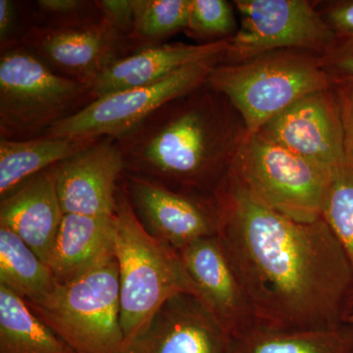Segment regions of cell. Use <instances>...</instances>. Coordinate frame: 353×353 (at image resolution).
Returning a JSON list of instances; mask_svg holds the SVG:
<instances>
[{
  "label": "cell",
  "instance_id": "cell-8",
  "mask_svg": "<svg viewBox=\"0 0 353 353\" xmlns=\"http://www.w3.org/2000/svg\"><path fill=\"white\" fill-rule=\"evenodd\" d=\"M234 6L241 27L229 38L223 64L285 50L322 57L336 39V32L306 0H236Z\"/></svg>",
  "mask_w": 353,
  "mask_h": 353
},
{
  "label": "cell",
  "instance_id": "cell-14",
  "mask_svg": "<svg viewBox=\"0 0 353 353\" xmlns=\"http://www.w3.org/2000/svg\"><path fill=\"white\" fill-rule=\"evenodd\" d=\"M196 296L230 338L259 327L252 305L218 236L201 239L179 250Z\"/></svg>",
  "mask_w": 353,
  "mask_h": 353
},
{
  "label": "cell",
  "instance_id": "cell-31",
  "mask_svg": "<svg viewBox=\"0 0 353 353\" xmlns=\"http://www.w3.org/2000/svg\"><path fill=\"white\" fill-rule=\"evenodd\" d=\"M324 18L336 34H353V0L334 2Z\"/></svg>",
  "mask_w": 353,
  "mask_h": 353
},
{
  "label": "cell",
  "instance_id": "cell-4",
  "mask_svg": "<svg viewBox=\"0 0 353 353\" xmlns=\"http://www.w3.org/2000/svg\"><path fill=\"white\" fill-rule=\"evenodd\" d=\"M206 85L226 97L243 120L245 136L290 104L333 85L321 55L309 51H272L233 64L216 65Z\"/></svg>",
  "mask_w": 353,
  "mask_h": 353
},
{
  "label": "cell",
  "instance_id": "cell-30",
  "mask_svg": "<svg viewBox=\"0 0 353 353\" xmlns=\"http://www.w3.org/2000/svg\"><path fill=\"white\" fill-rule=\"evenodd\" d=\"M95 3L102 18L129 39L134 30V0H95Z\"/></svg>",
  "mask_w": 353,
  "mask_h": 353
},
{
  "label": "cell",
  "instance_id": "cell-27",
  "mask_svg": "<svg viewBox=\"0 0 353 353\" xmlns=\"http://www.w3.org/2000/svg\"><path fill=\"white\" fill-rule=\"evenodd\" d=\"M29 31L23 2L0 0V50L17 48Z\"/></svg>",
  "mask_w": 353,
  "mask_h": 353
},
{
  "label": "cell",
  "instance_id": "cell-29",
  "mask_svg": "<svg viewBox=\"0 0 353 353\" xmlns=\"http://www.w3.org/2000/svg\"><path fill=\"white\" fill-rule=\"evenodd\" d=\"M333 88L340 108L345 159L353 163V79L333 80Z\"/></svg>",
  "mask_w": 353,
  "mask_h": 353
},
{
  "label": "cell",
  "instance_id": "cell-19",
  "mask_svg": "<svg viewBox=\"0 0 353 353\" xmlns=\"http://www.w3.org/2000/svg\"><path fill=\"white\" fill-rule=\"evenodd\" d=\"M99 139L48 136L25 141L0 138V199L28 179L68 159Z\"/></svg>",
  "mask_w": 353,
  "mask_h": 353
},
{
  "label": "cell",
  "instance_id": "cell-13",
  "mask_svg": "<svg viewBox=\"0 0 353 353\" xmlns=\"http://www.w3.org/2000/svg\"><path fill=\"white\" fill-rule=\"evenodd\" d=\"M55 170L64 214L112 217L125 172L116 139H99L55 165Z\"/></svg>",
  "mask_w": 353,
  "mask_h": 353
},
{
  "label": "cell",
  "instance_id": "cell-7",
  "mask_svg": "<svg viewBox=\"0 0 353 353\" xmlns=\"http://www.w3.org/2000/svg\"><path fill=\"white\" fill-rule=\"evenodd\" d=\"M230 171L262 205L299 222L321 219L331 173L261 132L245 134Z\"/></svg>",
  "mask_w": 353,
  "mask_h": 353
},
{
  "label": "cell",
  "instance_id": "cell-28",
  "mask_svg": "<svg viewBox=\"0 0 353 353\" xmlns=\"http://www.w3.org/2000/svg\"><path fill=\"white\" fill-rule=\"evenodd\" d=\"M321 62L333 80L353 79V34H336Z\"/></svg>",
  "mask_w": 353,
  "mask_h": 353
},
{
  "label": "cell",
  "instance_id": "cell-9",
  "mask_svg": "<svg viewBox=\"0 0 353 353\" xmlns=\"http://www.w3.org/2000/svg\"><path fill=\"white\" fill-rule=\"evenodd\" d=\"M219 62L190 64L150 85L128 88L95 99L76 115L55 125L54 138L118 139L174 99L203 87Z\"/></svg>",
  "mask_w": 353,
  "mask_h": 353
},
{
  "label": "cell",
  "instance_id": "cell-26",
  "mask_svg": "<svg viewBox=\"0 0 353 353\" xmlns=\"http://www.w3.org/2000/svg\"><path fill=\"white\" fill-rule=\"evenodd\" d=\"M233 6L225 0H192L185 32L211 41L231 38L238 31Z\"/></svg>",
  "mask_w": 353,
  "mask_h": 353
},
{
  "label": "cell",
  "instance_id": "cell-2",
  "mask_svg": "<svg viewBox=\"0 0 353 353\" xmlns=\"http://www.w3.org/2000/svg\"><path fill=\"white\" fill-rule=\"evenodd\" d=\"M226 97L204 85L116 139L125 172L183 194L213 197L245 134Z\"/></svg>",
  "mask_w": 353,
  "mask_h": 353
},
{
  "label": "cell",
  "instance_id": "cell-11",
  "mask_svg": "<svg viewBox=\"0 0 353 353\" xmlns=\"http://www.w3.org/2000/svg\"><path fill=\"white\" fill-rule=\"evenodd\" d=\"M123 183L141 226L176 252L201 239L217 236L213 197L176 192L126 173Z\"/></svg>",
  "mask_w": 353,
  "mask_h": 353
},
{
  "label": "cell",
  "instance_id": "cell-5",
  "mask_svg": "<svg viewBox=\"0 0 353 353\" xmlns=\"http://www.w3.org/2000/svg\"><path fill=\"white\" fill-rule=\"evenodd\" d=\"M94 101L90 87L58 75L43 60L17 46L0 55V138L46 136L58 123Z\"/></svg>",
  "mask_w": 353,
  "mask_h": 353
},
{
  "label": "cell",
  "instance_id": "cell-12",
  "mask_svg": "<svg viewBox=\"0 0 353 353\" xmlns=\"http://www.w3.org/2000/svg\"><path fill=\"white\" fill-rule=\"evenodd\" d=\"M267 139L333 173L347 162L333 85L290 104L260 129Z\"/></svg>",
  "mask_w": 353,
  "mask_h": 353
},
{
  "label": "cell",
  "instance_id": "cell-23",
  "mask_svg": "<svg viewBox=\"0 0 353 353\" xmlns=\"http://www.w3.org/2000/svg\"><path fill=\"white\" fill-rule=\"evenodd\" d=\"M192 0H134L131 43L139 50L163 43L189 25Z\"/></svg>",
  "mask_w": 353,
  "mask_h": 353
},
{
  "label": "cell",
  "instance_id": "cell-22",
  "mask_svg": "<svg viewBox=\"0 0 353 353\" xmlns=\"http://www.w3.org/2000/svg\"><path fill=\"white\" fill-rule=\"evenodd\" d=\"M0 285L25 301H38L57 285L48 264L6 228L0 227Z\"/></svg>",
  "mask_w": 353,
  "mask_h": 353
},
{
  "label": "cell",
  "instance_id": "cell-6",
  "mask_svg": "<svg viewBox=\"0 0 353 353\" xmlns=\"http://www.w3.org/2000/svg\"><path fill=\"white\" fill-rule=\"evenodd\" d=\"M76 353H123L119 266L115 256L38 301H26Z\"/></svg>",
  "mask_w": 353,
  "mask_h": 353
},
{
  "label": "cell",
  "instance_id": "cell-3",
  "mask_svg": "<svg viewBox=\"0 0 353 353\" xmlns=\"http://www.w3.org/2000/svg\"><path fill=\"white\" fill-rule=\"evenodd\" d=\"M113 218V252L119 266L121 325L127 345L168 299L183 292L196 296V290L179 252L153 238L141 226L123 178Z\"/></svg>",
  "mask_w": 353,
  "mask_h": 353
},
{
  "label": "cell",
  "instance_id": "cell-15",
  "mask_svg": "<svg viewBox=\"0 0 353 353\" xmlns=\"http://www.w3.org/2000/svg\"><path fill=\"white\" fill-rule=\"evenodd\" d=\"M229 334L192 294H179L161 306L123 353H227Z\"/></svg>",
  "mask_w": 353,
  "mask_h": 353
},
{
  "label": "cell",
  "instance_id": "cell-17",
  "mask_svg": "<svg viewBox=\"0 0 353 353\" xmlns=\"http://www.w3.org/2000/svg\"><path fill=\"white\" fill-rule=\"evenodd\" d=\"M63 216L55 165L28 179L0 201V227L17 234L46 264Z\"/></svg>",
  "mask_w": 353,
  "mask_h": 353
},
{
  "label": "cell",
  "instance_id": "cell-16",
  "mask_svg": "<svg viewBox=\"0 0 353 353\" xmlns=\"http://www.w3.org/2000/svg\"><path fill=\"white\" fill-rule=\"evenodd\" d=\"M229 39L199 44L162 43L118 60L95 78L90 88L94 101L105 95L150 85L190 64L222 63Z\"/></svg>",
  "mask_w": 353,
  "mask_h": 353
},
{
  "label": "cell",
  "instance_id": "cell-32",
  "mask_svg": "<svg viewBox=\"0 0 353 353\" xmlns=\"http://www.w3.org/2000/svg\"><path fill=\"white\" fill-rule=\"evenodd\" d=\"M347 324L353 327V306L352 310H350V314L347 316Z\"/></svg>",
  "mask_w": 353,
  "mask_h": 353
},
{
  "label": "cell",
  "instance_id": "cell-21",
  "mask_svg": "<svg viewBox=\"0 0 353 353\" xmlns=\"http://www.w3.org/2000/svg\"><path fill=\"white\" fill-rule=\"evenodd\" d=\"M0 353L76 352L22 297L0 285Z\"/></svg>",
  "mask_w": 353,
  "mask_h": 353
},
{
  "label": "cell",
  "instance_id": "cell-25",
  "mask_svg": "<svg viewBox=\"0 0 353 353\" xmlns=\"http://www.w3.org/2000/svg\"><path fill=\"white\" fill-rule=\"evenodd\" d=\"M23 6L29 30L70 29L103 19L95 1L90 0H37Z\"/></svg>",
  "mask_w": 353,
  "mask_h": 353
},
{
  "label": "cell",
  "instance_id": "cell-1",
  "mask_svg": "<svg viewBox=\"0 0 353 353\" xmlns=\"http://www.w3.org/2000/svg\"><path fill=\"white\" fill-rule=\"evenodd\" d=\"M213 201L218 238L259 327L299 331L347 324L353 269L323 218L299 222L262 205L230 170Z\"/></svg>",
  "mask_w": 353,
  "mask_h": 353
},
{
  "label": "cell",
  "instance_id": "cell-18",
  "mask_svg": "<svg viewBox=\"0 0 353 353\" xmlns=\"http://www.w3.org/2000/svg\"><path fill=\"white\" fill-rule=\"evenodd\" d=\"M113 216L64 214L48 262L57 284L82 277L113 256Z\"/></svg>",
  "mask_w": 353,
  "mask_h": 353
},
{
  "label": "cell",
  "instance_id": "cell-10",
  "mask_svg": "<svg viewBox=\"0 0 353 353\" xmlns=\"http://www.w3.org/2000/svg\"><path fill=\"white\" fill-rule=\"evenodd\" d=\"M18 46L31 51L58 75L88 87L109 66L139 51L104 19L70 29L31 28Z\"/></svg>",
  "mask_w": 353,
  "mask_h": 353
},
{
  "label": "cell",
  "instance_id": "cell-20",
  "mask_svg": "<svg viewBox=\"0 0 353 353\" xmlns=\"http://www.w3.org/2000/svg\"><path fill=\"white\" fill-rule=\"evenodd\" d=\"M227 353H353V327L299 331L257 327L231 339Z\"/></svg>",
  "mask_w": 353,
  "mask_h": 353
},
{
  "label": "cell",
  "instance_id": "cell-24",
  "mask_svg": "<svg viewBox=\"0 0 353 353\" xmlns=\"http://www.w3.org/2000/svg\"><path fill=\"white\" fill-rule=\"evenodd\" d=\"M322 218L345 250L353 269V163L331 174Z\"/></svg>",
  "mask_w": 353,
  "mask_h": 353
}]
</instances>
